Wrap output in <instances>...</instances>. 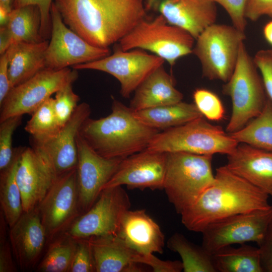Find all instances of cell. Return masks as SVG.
<instances>
[{"instance_id": "cell-29", "label": "cell", "mask_w": 272, "mask_h": 272, "mask_svg": "<svg viewBox=\"0 0 272 272\" xmlns=\"http://www.w3.org/2000/svg\"><path fill=\"white\" fill-rule=\"evenodd\" d=\"M41 13L35 5L14 8L9 15L5 27L12 41L38 43L44 40L40 33Z\"/></svg>"}, {"instance_id": "cell-35", "label": "cell", "mask_w": 272, "mask_h": 272, "mask_svg": "<svg viewBox=\"0 0 272 272\" xmlns=\"http://www.w3.org/2000/svg\"><path fill=\"white\" fill-rule=\"evenodd\" d=\"M22 118V116H15L0 122V171L8 168L14 160L13 135L21 123Z\"/></svg>"}, {"instance_id": "cell-27", "label": "cell", "mask_w": 272, "mask_h": 272, "mask_svg": "<svg viewBox=\"0 0 272 272\" xmlns=\"http://www.w3.org/2000/svg\"><path fill=\"white\" fill-rule=\"evenodd\" d=\"M241 245L225 246L212 254L216 272H263L258 247Z\"/></svg>"}, {"instance_id": "cell-43", "label": "cell", "mask_w": 272, "mask_h": 272, "mask_svg": "<svg viewBox=\"0 0 272 272\" xmlns=\"http://www.w3.org/2000/svg\"><path fill=\"white\" fill-rule=\"evenodd\" d=\"M258 245L263 272H272V218Z\"/></svg>"}, {"instance_id": "cell-24", "label": "cell", "mask_w": 272, "mask_h": 272, "mask_svg": "<svg viewBox=\"0 0 272 272\" xmlns=\"http://www.w3.org/2000/svg\"><path fill=\"white\" fill-rule=\"evenodd\" d=\"M134 93L129 106L133 111L176 103L183 98L163 65L152 72Z\"/></svg>"}, {"instance_id": "cell-16", "label": "cell", "mask_w": 272, "mask_h": 272, "mask_svg": "<svg viewBox=\"0 0 272 272\" xmlns=\"http://www.w3.org/2000/svg\"><path fill=\"white\" fill-rule=\"evenodd\" d=\"M77 144L79 206L81 212L84 214L96 202L104 186L116 172L123 159L108 158L100 155L79 133Z\"/></svg>"}, {"instance_id": "cell-1", "label": "cell", "mask_w": 272, "mask_h": 272, "mask_svg": "<svg viewBox=\"0 0 272 272\" xmlns=\"http://www.w3.org/2000/svg\"><path fill=\"white\" fill-rule=\"evenodd\" d=\"M64 24L93 46L107 48L146 17L143 0H54Z\"/></svg>"}, {"instance_id": "cell-28", "label": "cell", "mask_w": 272, "mask_h": 272, "mask_svg": "<svg viewBox=\"0 0 272 272\" xmlns=\"http://www.w3.org/2000/svg\"><path fill=\"white\" fill-rule=\"evenodd\" d=\"M23 147L15 149V157L12 164L0 171V204L9 228L23 213L21 193L16 179V173Z\"/></svg>"}, {"instance_id": "cell-11", "label": "cell", "mask_w": 272, "mask_h": 272, "mask_svg": "<svg viewBox=\"0 0 272 272\" xmlns=\"http://www.w3.org/2000/svg\"><path fill=\"white\" fill-rule=\"evenodd\" d=\"M165 60L141 49L123 50L119 47L112 54L100 59L73 67L74 69L93 70L108 73L120 84V93L129 98L141 84Z\"/></svg>"}, {"instance_id": "cell-38", "label": "cell", "mask_w": 272, "mask_h": 272, "mask_svg": "<svg viewBox=\"0 0 272 272\" xmlns=\"http://www.w3.org/2000/svg\"><path fill=\"white\" fill-rule=\"evenodd\" d=\"M253 59L261 75L266 96L272 102V49L259 50Z\"/></svg>"}, {"instance_id": "cell-40", "label": "cell", "mask_w": 272, "mask_h": 272, "mask_svg": "<svg viewBox=\"0 0 272 272\" xmlns=\"http://www.w3.org/2000/svg\"><path fill=\"white\" fill-rule=\"evenodd\" d=\"M54 0H15L14 8L27 5L37 6L41 13L40 33L44 40L50 35L51 22L50 10Z\"/></svg>"}, {"instance_id": "cell-26", "label": "cell", "mask_w": 272, "mask_h": 272, "mask_svg": "<svg viewBox=\"0 0 272 272\" xmlns=\"http://www.w3.org/2000/svg\"><path fill=\"white\" fill-rule=\"evenodd\" d=\"M135 116L146 125L166 130L203 116L194 103L183 101L133 111Z\"/></svg>"}, {"instance_id": "cell-25", "label": "cell", "mask_w": 272, "mask_h": 272, "mask_svg": "<svg viewBox=\"0 0 272 272\" xmlns=\"http://www.w3.org/2000/svg\"><path fill=\"white\" fill-rule=\"evenodd\" d=\"M49 41L17 42L6 52L9 57V76L12 88L29 80L46 68L45 55Z\"/></svg>"}, {"instance_id": "cell-32", "label": "cell", "mask_w": 272, "mask_h": 272, "mask_svg": "<svg viewBox=\"0 0 272 272\" xmlns=\"http://www.w3.org/2000/svg\"><path fill=\"white\" fill-rule=\"evenodd\" d=\"M49 246L39 263L42 272H68L76 249L77 240L63 233Z\"/></svg>"}, {"instance_id": "cell-31", "label": "cell", "mask_w": 272, "mask_h": 272, "mask_svg": "<svg viewBox=\"0 0 272 272\" xmlns=\"http://www.w3.org/2000/svg\"><path fill=\"white\" fill-rule=\"evenodd\" d=\"M167 247L180 256L183 271L216 272L212 254L202 245L191 242L182 234H173L167 241Z\"/></svg>"}, {"instance_id": "cell-45", "label": "cell", "mask_w": 272, "mask_h": 272, "mask_svg": "<svg viewBox=\"0 0 272 272\" xmlns=\"http://www.w3.org/2000/svg\"><path fill=\"white\" fill-rule=\"evenodd\" d=\"M9 57L7 52L0 57V104L13 88L9 79Z\"/></svg>"}, {"instance_id": "cell-12", "label": "cell", "mask_w": 272, "mask_h": 272, "mask_svg": "<svg viewBox=\"0 0 272 272\" xmlns=\"http://www.w3.org/2000/svg\"><path fill=\"white\" fill-rule=\"evenodd\" d=\"M50 17V40L46 51V68L62 70L95 61L111 54L109 48L93 46L70 29L53 2Z\"/></svg>"}, {"instance_id": "cell-5", "label": "cell", "mask_w": 272, "mask_h": 272, "mask_svg": "<svg viewBox=\"0 0 272 272\" xmlns=\"http://www.w3.org/2000/svg\"><path fill=\"white\" fill-rule=\"evenodd\" d=\"M222 91L232 101L231 115L226 128L229 133L244 127L264 107L267 96L261 77L243 42L234 71Z\"/></svg>"}, {"instance_id": "cell-2", "label": "cell", "mask_w": 272, "mask_h": 272, "mask_svg": "<svg viewBox=\"0 0 272 272\" xmlns=\"http://www.w3.org/2000/svg\"><path fill=\"white\" fill-rule=\"evenodd\" d=\"M268 197L224 165L216 169L213 183L180 214L181 222L188 230L201 232L228 217L270 208Z\"/></svg>"}, {"instance_id": "cell-46", "label": "cell", "mask_w": 272, "mask_h": 272, "mask_svg": "<svg viewBox=\"0 0 272 272\" xmlns=\"http://www.w3.org/2000/svg\"><path fill=\"white\" fill-rule=\"evenodd\" d=\"M263 32L266 41L272 45V21L265 25Z\"/></svg>"}, {"instance_id": "cell-39", "label": "cell", "mask_w": 272, "mask_h": 272, "mask_svg": "<svg viewBox=\"0 0 272 272\" xmlns=\"http://www.w3.org/2000/svg\"><path fill=\"white\" fill-rule=\"evenodd\" d=\"M0 272H15L17 269L13 258V251L7 239L6 226L5 217L1 213L0 218Z\"/></svg>"}, {"instance_id": "cell-19", "label": "cell", "mask_w": 272, "mask_h": 272, "mask_svg": "<svg viewBox=\"0 0 272 272\" xmlns=\"http://www.w3.org/2000/svg\"><path fill=\"white\" fill-rule=\"evenodd\" d=\"M9 235L13 255L20 268L26 270L34 266L48 239L37 207L24 212L10 228Z\"/></svg>"}, {"instance_id": "cell-37", "label": "cell", "mask_w": 272, "mask_h": 272, "mask_svg": "<svg viewBox=\"0 0 272 272\" xmlns=\"http://www.w3.org/2000/svg\"><path fill=\"white\" fill-rule=\"evenodd\" d=\"M77 240L76 249L69 272H93L95 267L88 238Z\"/></svg>"}, {"instance_id": "cell-30", "label": "cell", "mask_w": 272, "mask_h": 272, "mask_svg": "<svg viewBox=\"0 0 272 272\" xmlns=\"http://www.w3.org/2000/svg\"><path fill=\"white\" fill-rule=\"evenodd\" d=\"M238 143L272 152V102L267 97L261 112L244 127L229 133Z\"/></svg>"}, {"instance_id": "cell-10", "label": "cell", "mask_w": 272, "mask_h": 272, "mask_svg": "<svg viewBox=\"0 0 272 272\" xmlns=\"http://www.w3.org/2000/svg\"><path fill=\"white\" fill-rule=\"evenodd\" d=\"M130 202L122 186L104 189L93 206L63 233L76 240L117 235L121 219Z\"/></svg>"}, {"instance_id": "cell-21", "label": "cell", "mask_w": 272, "mask_h": 272, "mask_svg": "<svg viewBox=\"0 0 272 272\" xmlns=\"http://www.w3.org/2000/svg\"><path fill=\"white\" fill-rule=\"evenodd\" d=\"M158 9L168 23L185 30L195 40L217 17L216 3L211 0H161Z\"/></svg>"}, {"instance_id": "cell-18", "label": "cell", "mask_w": 272, "mask_h": 272, "mask_svg": "<svg viewBox=\"0 0 272 272\" xmlns=\"http://www.w3.org/2000/svg\"><path fill=\"white\" fill-rule=\"evenodd\" d=\"M56 178L47 163L33 148H23L16 179L24 212H29L38 205Z\"/></svg>"}, {"instance_id": "cell-33", "label": "cell", "mask_w": 272, "mask_h": 272, "mask_svg": "<svg viewBox=\"0 0 272 272\" xmlns=\"http://www.w3.org/2000/svg\"><path fill=\"white\" fill-rule=\"evenodd\" d=\"M52 97L49 98L32 114L25 130L31 135V140L41 141L56 134L61 128L53 108Z\"/></svg>"}, {"instance_id": "cell-23", "label": "cell", "mask_w": 272, "mask_h": 272, "mask_svg": "<svg viewBox=\"0 0 272 272\" xmlns=\"http://www.w3.org/2000/svg\"><path fill=\"white\" fill-rule=\"evenodd\" d=\"M96 272L143 271L138 262L140 253L129 247L117 235L88 238Z\"/></svg>"}, {"instance_id": "cell-22", "label": "cell", "mask_w": 272, "mask_h": 272, "mask_svg": "<svg viewBox=\"0 0 272 272\" xmlns=\"http://www.w3.org/2000/svg\"><path fill=\"white\" fill-rule=\"evenodd\" d=\"M117 236L138 253L163 252L164 235L145 210H127L121 219Z\"/></svg>"}, {"instance_id": "cell-47", "label": "cell", "mask_w": 272, "mask_h": 272, "mask_svg": "<svg viewBox=\"0 0 272 272\" xmlns=\"http://www.w3.org/2000/svg\"><path fill=\"white\" fill-rule=\"evenodd\" d=\"M15 0H0V8L9 14L14 9Z\"/></svg>"}, {"instance_id": "cell-8", "label": "cell", "mask_w": 272, "mask_h": 272, "mask_svg": "<svg viewBox=\"0 0 272 272\" xmlns=\"http://www.w3.org/2000/svg\"><path fill=\"white\" fill-rule=\"evenodd\" d=\"M246 39L244 32L234 26L214 23L195 40L192 53L198 59L202 75L210 80L224 83L232 76L240 46Z\"/></svg>"}, {"instance_id": "cell-36", "label": "cell", "mask_w": 272, "mask_h": 272, "mask_svg": "<svg viewBox=\"0 0 272 272\" xmlns=\"http://www.w3.org/2000/svg\"><path fill=\"white\" fill-rule=\"evenodd\" d=\"M73 82L69 83L55 93L53 108L61 127L69 120L79 104V96L73 90Z\"/></svg>"}, {"instance_id": "cell-41", "label": "cell", "mask_w": 272, "mask_h": 272, "mask_svg": "<svg viewBox=\"0 0 272 272\" xmlns=\"http://www.w3.org/2000/svg\"><path fill=\"white\" fill-rule=\"evenodd\" d=\"M223 7L230 17L233 26L245 32L247 25L244 11L247 0H211Z\"/></svg>"}, {"instance_id": "cell-6", "label": "cell", "mask_w": 272, "mask_h": 272, "mask_svg": "<svg viewBox=\"0 0 272 272\" xmlns=\"http://www.w3.org/2000/svg\"><path fill=\"white\" fill-rule=\"evenodd\" d=\"M239 143L219 125L201 116L159 132L147 149L163 153L183 152L198 155H228Z\"/></svg>"}, {"instance_id": "cell-20", "label": "cell", "mask_w": 272, "mask_h": 272, "mask_svg": "<svg viewBox=\"0 0 272 272\" xmlns=\"http://www.w3.org/2000/svg\"><path fill=\"white\" fill-rule=\"evenodd\" d=\"M227 157L231 172L272 198V152L239 143Z\"/></svg>"}, {"instance_id": "cell-15", "label": "cell", "mask_w": 272, "mask_h": 272, "mask_svg": "<svg viewBox=\"0 0 272 272\" xmlns=\"http://www.w3.org/2000/svg\"><path fill=\"white\" fill-rule=\"evenodd\" d=\"M91 112L88 103H80L56 134L43 141L31 140L32 148L47 163L56 177L77 168V138Z\"/></svg>"}, {"instance_id": "cell-7", "label": "cell", "mask_w": 272, "mask_h": 272, "mask_svg": "<svg viewBox=\"0 0 272 272\" xmlns=\"http://www.w3.org/2000/svg\"><path fill=\"white\" fill-rule=\"evenodd\" d=\"M195 41L188 32L168 23L160 14L151 20L143 19L118 42L123 50L150 51L172 67L179 58L192 53Z\"/></svg>"}, {"instance_id": "cell-48", "label": "cell", "mask_w": 272, "mask_h": 272, "mask_svg": "<svg viewBox=\"0 0 272 272\" xmlns=\"http://www.w3.org/2000/svg\"><path fill=\"white\" fill-rule=\"evenodd\" d=\"M156 1L157 0H148V4L146 8H151Z\"/></svg>"}, {"instance_id": "cell-13", "label": "cell", "mask_w": 272, "mask_h": 272, "mask_svg": "<svg viewBox=\"0 0 272 272\" xmlns=\"http://www.w3.org/2000/svg\"><path fill=\"white\" fill-rule=\"evenodd\" d=\"M272 218V206L267 209L235 215L207 226L202 234V247L211 254L234 244L262 240Z\"/></svg>"}, {"instance_id": "cell-4", "label": "cell", "mask_w": 272, "mask_h": 272, "mask_svg": "<svg viewBox=\"0 0 272 272\" xmlns=\"http://www.w3.org/2000/svg\"><path fill=\"white\" fill-rule=\"evenodd\" d=\"M167 153L163 189L177 213L192 205L213 183V155L183 152Z\"/></svg>"}, {"instance_id": "cell-17", "label": "cell", "mask_w": 272, "mask_h": 272, "mask_svg": "<svg viewBox=\"0 0 272 272\" xmlns=\"http://www.w3.org/2000/svg\"><path fill=\"white\" fill-rule=\"evenodd\" d=\"M167 153L145 149L122 160L105 188L126 185L130 189H163Z\"/></svg>"}, {"instance_id": "cell-44", "label": "cell", "mask_w": 272, "mask_h": 272, "mask_svg": "<svg viewBox=\"0 0 272 272\" xmlns=\"http://www.w3.org/2000/svg\"><path fill=\"white\" fill-rule=\"evenodd\" d=\"M244 14L252 21L264 15L272 17V0H247Z\"/></svg>"}, {"instance_id": "cell-3", "label": "cell", "mask_w": 272, "mask_h": 272, "mask_svg": "<svg viewBox=\"0 0 272 272\" xmlns=\"http://www.w3.org/2000/svg\"><path fill=\"white\" fill-rule=\"evenodd\" d=\"M159 131L143 123L129 107L113 98L111 113L97 119L89 117L79 133L100 155L124 159L146 149Z\"/></svg>"}, {"instance_id": "cell-42", "label": "cell", "mask_w": 272, "mask_h": 272, "mask_svg": "<svg viewBox=\"0 0 272 272\" xmlns=\"http://www.w3.org/2000/svg\"><path fill=\"white\" fill-rule=\"evenodd\" d=\"M139 262L150 266L155 272H180L183 270L181 261L162 260L155 256L153 253H140Z\"/></svg>"}, {"instance_id": "cell-34", "label": "cell", "mask_w": 272, "mask_h": 272, "mask_svg": "<svg viewBox=\"0 0 272 272\" xmlns=\"http://www.w3.org/2000/svg\"><path fill=\"white\" fill-rule=\"evenodd\" d=\"M192 96L194 104L206 119L218 121L224 118V105L215 93L206 89L198 88L194 90Z\"/></svg>"}, {"instance_id": "cell-9", "label": "cell", "mask_w": 272, "mask_h": 272, "mask_svg": "<svg viewBox=\"0 0 272 272\" xmlns=\"http://www.w3.org/2000/svg\"><path fill=\"white\" fill-rule=\"evenodd\" d=\"M78 77L77 70L45 68L13 88L0 104V122L15 116L32 114L45 101Z\"/></svg>"}, {"instance_id": "cell-14", "label": "cell", "mask_w": 272, "mask_h": 272, "mask_svg": "<svg viewBox=\"0 0 272 272\" xmlns=\"http://www.w3.org/2000/svg\"><path fill=\"white\" fill-rule=\"evenodd\" d=\"M37 207L48 239L63 233L81 213L77 168L57 177Z\"/></svg>"}]
</instances>
